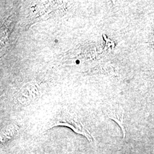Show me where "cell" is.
<instances>
[{
	"label": "cell",
	"instance_id": "6da1fadb",
	"mask_svg": "<svg viewBox=\"0 0 154 154\" xmlns=\"http://www.w3.org/2000/svg\"><path fill=\"white\" fill-rule=\"evenodd\" d=\"M70 117V116H66V118H65L64 119L56 122L53 125V126L62 125L69 127L74 131L85 137L90 143H94V138L88 130L84 126V125L81 122L78 121L77 119H72Z\"/></svg>",
	"mask_w": 154,
	"mask_h": 154
},
{
	"label": "cell",
	"instance_id": "7a4b0ae2",
	"mask_svg": "<svg viewBox=\"0 0 154 154\" xmlns=\"http://www.w3.org/2000/svg\"><path fill=\"white\" fill-rule=\"evenodd\" d=\"M107 114L109 118L116 122L121 127L123 138L126 137V128L124 123V111L121 106L116 105L109 108L107 111Z\"/></svg>",
	"mask_w": 154,
	"mask_h": 154
},
{
	"label": "cell",
	"instance_id": "3957f363",
	"mask_svg": "<svg viewBox=\"0 0 154 154\" xmlns=\"http://www.w3.org/2000/svg\"><path fill=\"white\" fill-rule=\"evenodd\" d=\"M18 132L17 127L11 126L6 128L1 134V144H5L11 140Z\"/></svg>",
	"mask_w": 154,
	"mask_h": 154
},
{
	"label": "cell",
	"instance_id": "277c9868",
	"mask_svg": "<svg viewBox=\"0 0 154 154\" xmlns=\"http://www.w3.org/2000/svg\"><path fill=\"white\" fill-rule=\"evenodd\" d=\"M151 44L152 45V48H154V26H153L151 37Z\"/></svg>",
	"mask_w": 154,
	"mask_h": 154
},
{
	"label": "cell",
	"instance_id": "5b68a950",
	"mask_svg": "<svg viewBox=\"0 0 154 154\" xmlns=\"http://www.w3.org/2000/svg\"><path fill=\"white\" fill-rule=\"evenodd\" d=\"M150 88H151V90H154V79H152V81L151 82Z\"/></svg>",
	"mask_w": 154,
	"mask_h": 154
}]
</instances>
